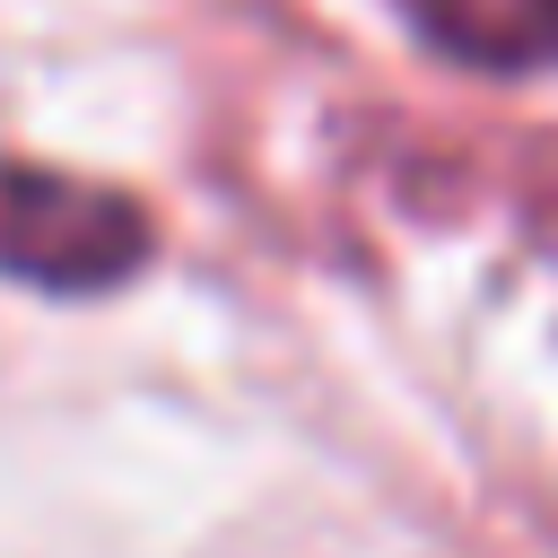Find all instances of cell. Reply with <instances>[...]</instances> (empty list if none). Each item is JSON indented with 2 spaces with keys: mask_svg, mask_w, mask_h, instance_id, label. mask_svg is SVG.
<instances>
[{
  "mask_svg": "<svg viewBox=\"0 0 558 558\" xmlns=\"http://www.w3.org/2000/svg\"><path fill=\"white\" fill-rule=\"evenodd\" d=\"M148 253H157V227L131 192L0 157V270L9 279L52 288V296H96L131 279Z\"/></svg>",
  "mask_w": 558,
  "mask_h": 558,
  "instance_id": "cell-1",
  "label": "cell"
},
{
  "mask_svg": "<svg viewBox=\"0 0 558 558\" xmlns=\"http://www.w3.org/2000/svg\"><path fill=\"white\" fill-rule=\"evenodd\" d=\"M436 44L488 70H541L558 61V0H410Z\"/></svg>",
  "mask_w": 558,
  "mask_h": 558,
  "instance_id": "cell-2",
  "label": "cell"
}]
</instances>
